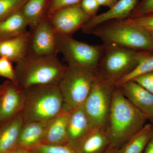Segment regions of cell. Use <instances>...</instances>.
<instances>
[{"instance_id":"obj_9","label":"cell","mask_w":153,"mask_h":153,"mask_svg":"<svg viewBox=\"0 0 153 153\" xmlns=\"http://www.w3.org/2000/svg\"><path fill=\"white\" fill-rule=\"evenodd\" d=\"M30 32L27 55L57 56L56 32L49 19L44 17L36 27Z\"/></svg>"},{"instance_id":"obj_2","label":"cell","mask_w":153,"mask_h":153,"mask_svg":"<svg viewBox=\"0 0 153 153\" xmlns=\"http://www.w3.org/2000/svg\"><path fill=\"white\" fill-rule=\"evenodd\" d=\"M68 68L57 56L27 55L16 63L18 85L22 89L41 85H58Z\"/></svg>"},{"instance_id":"obj_14","label":"cell","mask_w":153,"mask_h":153,"mask_svg":"<svg viewBox=\"0 0 153 153\" xmlns=\"http://www.w3.org/2000/svg\"><path fill=\"white\" fill-rule=\"evenodd\" d=\"M92 129L82 105L70 111L67 125L69 145L75 147Z\"/></svg>"},{"instance_id":"obj_27","label":"cell","mask_w":153,"mask_h":153,"mask_svg":"<svg viewBox=\"0 0 153 153\" xmlns=\"http://www.w3.org/2000/svg\"><path fill=\"white\" fill-rule=\"evenodd\" d=\"M81 0H51L46 7L44 17L49 19L56 11L60 9L80 4Z\"/></svg>"},{"instance_id":"obj_35","label":"cell","mask_w":153,"mask_h":153,"mask_svg":"<svg viewBox=\"0 0 153 153\" xmlns=\"http://www.w3.org/2000/svg\"><path fill=\"white\" fill-rule=\"evenodd\" d=\"M104 153H118V152L116 150V149L110 146L107 150L105 151Z\"/></svg>"},{"instance_id":"obj_33","label":"cell","mask_w":153,"mask_h":153,"mask_svg":"<svg viewBox=\"0 0 153 153\" xmlns=\"http://www.w3.org/2000/svg\"><path fill=\"white\" fill-rule=\"evenodd\" d=\"M5 153H31L29 150L20 147H16L8 151Z\"/></svg>"},{"instance_id":"obj_28","label":"cell","mask_w":153,"mask_h":153,"mask_svg":"<svg viewBox=\"0 0 153 153\" xmlns=\"http://www.w3.org/2000/svg\"><path fill=\"white\" fill-rule=\"evenodd\" d=\"M153 14V0H142L138 3L128 19H134Z\"/></svg>"},{"instance_id":"obj_5","label":"cell","mask_w":153,"mask_h":153,"mask_svg":"<svg viewBox=\"0 0 153 153\" xmlns=\"http://www.w3.org/2000/svg\"><path fill=\"white\" fill-rule=\"evenodd\" d=\"M103 44L104 52L99 64L97 73L115 85L130 74L151 52L137 51L114 44Z\"/></svg>"},{"instance_id":"obj_32","label":"cell","mask_w":153,"mask_h":153,"mask_svg":"<svg viewBox=\"0 0 153 153\" xmlns=\"http://www.w3.org/2000/svg\"><path fill=\"white\" fill-rule=\"evenodd\" d=\"M118 0H97L100 6H104L108 7H111Z\"/></svg>"},{"instance_id":"obj_4","label":"cell","mask_w":153,"mask_h":153,"mask_svg":"<svg viewBox=\"0 0 153 153\" xmlns=\"http://www.w3.org/2000/svg\"><path fill=\"white\" fill-rule=\"evenodd\" d=\"M23 90L24 123L48 121L63 111V97L58 85H37Z\"/></svg>"},{"instance_id":"obj_19","label":"cell","mask_w":153,"mask_h":153,"mask_svg":"<svg viewBox=\"0 0 153 153\" xmlns=\"http://www.w3.org/2000/svg\"><path fill=\"white\" fill-rule=\"evenodd\" d=\"M24 123L22 113L4 123L0 128V153L17 147L20 131Z\"/></svg>"},{"instance_id":"obj_37","label":"cell","mask_w":153,"mask_h":153,"mask_svg":"<svg viewBox=\"0 0 153 153\" xmlns=\"http://www.w3.org/2000/svg\"><path fill=\"white\" fill-rule=\"evenodd\" d=\"M149 31V30H148ZM150 33L151 36L152 37L153 39V30H151V31H149Z\"/></svg>"},{"instance_id":"obj_21","label":"cell","mask_w":153,"mask_h":153,"mask_svg":"<svg viewBox=\"0 0 153 153\" xmlns=\"http://www.w3.org/2000/svg\"><path fill=\"white\" fill-rule=\"evenodd\" d=\"M153 136V126L146 124L123 144L118 153H143Z\"/></svg>"},{"instance_id":"obj_29","label":"cell","mask_w":153,"mask_h":153,"mask_svg":"<svg viewBox=\"0 0 153 153\" xmlns=\"http://www.w3.org/2000/svg\"><path fill=\"white\" fill-rule=\"evenodd\" d=\"M153 94V71L140 75L132 80Z\"/></svg>"},{"instance_id":"obj_30","label":"cell","mask_w":153,"mask_h":153,"mask_svg":"<svg viewBox=\"0 0 153 153\" xmlns=\"http://www.w3.org/2000/svg\"><path fill=\"white\" fill-rule=\"evenodd\" d=\"M80 4L82 10L91 18L96 16L100 7L97 0H81Z\"/></svg>"},{"instance_id":"obj_12","label":"cell","mask_w":153,"mask_h":153,"mask_svg":"<svg viewBox=\"0 0 153 153\" xmlns=\"http://www.w3.org/2000/svg\"><path fill=\"white\" fill-rule=\"evenodd\" d=\"M139 1V0H118L108 10L91 18L81 28L82 32L89 34L94 28L105 22L128 19Z\"/></svg>"},{"instance_id":"obj_20","label":"cell","mask_w":153,"mask_h":153,"mask_svg":"<svg viewBox=\"0 0 153 153\" xmlns=\"http://www.w3.org/2000/svg\"><path fill=\"white\" fill-rule=\"evenodd\" d=\"M27 27L20 10L0 22V41L21 36L28 31Z\"/></svg>"},{"instance_id":"obj_17","label":"cell","mask_w":153,"mask_h":153,"mask_svg":"<svg viewBox=\"0 0 153 153\" xmlns=\"http://www.w3.org/2000/svg\"><path fill=\"white\" fill-rule=\"evenodd\" d=\"M30 35V31H27L18 37L0 41V57L16 63L23 60L27 55Z\"/></svg>"},{"instance_id":"obj_24","label":"cell","mask_w":153,"mask_h":153,"mask_svg":"<svg viewBox=\"0 0 153 153\" xmlns=\"http://www.w3.org/2000/svg\"><path fill=\"white\" fill-rule=\"evenodd\" d=\"M28 150L31 153H77L75 148L69 145L42 143Z\"/></svg>"},{"instance_id":"obj_11","label":"cell","mask_w":153,"mask_h":153,"mask_svg":"<svg viewBox=\"0 0 153 153\" xmlns=\"http://www.w3.org/2000/svg\"><path fill=\"white\" fill-rule=\"evenodd\" d=\"M0 97V123H6L22 112L25 103L24 90L10 81Z\"/></svg>"},{"instance_id":"obj_1","label":"cell","mask_w":153,"mask_h":153,"mask_svg":"<svg viewBox=\"0 0 153 153\" xmlns=\"http://www.w3.org/2000/svg\"><path fill=\"white\" fill-rule=\"evenodd\" d=\"M147 118L132 104L119 86L114 89L105 130L111 146L124 144L146 124Z\"/></svg>"},{"instance_id":"obj_6","label":"cell","mask_w":153,"mask_h":153,"mask_svg":"<svg viewBox=\"0 0 153 153\" xmlns=\"http://www.w3.org/2000/svg\"><path fill=\"white\" fill-rule=\"evenodd\" d=\"M97 72L68 65L58 86L63 96V110L71 111L82 106L89 94Z\"/></svg>"},{"instance_id":"obj_36","label":"cell","mask_w":153,"mask_h":153,"mask_svg":"<svg viewBox=\"0 0 153 153\" xmlns=\"http://www.w3.org/2000/svg\"><path fill=\"white\" fill-rule=\"evenodd\" d=\"M6 85V82H4L2 85H0V97H1V94H2L3 91H4Z\"/></svg>"},{"instance_id":"obj_3","label":"cell","mask_w":153,"mask_h":153,"mask_svg":"<svg viewBox=\"0 0 153 153\" xmlns=\"http://www.w3.org/2000/svg\"><path fill=\"white\" fill-rule=\"evenodd\" d=\"M103 44H114L140 52H153V39L148 30L128 19L112 20L98 25L91 31Z\"/></svg>"},{"instance_id":"obj_16","label":"cell","mask_w":153,"mask_h":153,"mask_svg":"<svg viewBox=\"0 0 153 153\" xmlns=\"http://www.w3.org/2000/svg\"><path fill=\"white\" fill-rule=\"evenodd\" d=\"M48 121L24 123L20 131L17 147L30 149L42 143Z\"/></svg>"},{"instance_id":"obj_10","label":"cell","mask_w":153,"mask_h":153,"mask_svg":"<svg viewBox=\"0 0 153 153\" xmlns=\"http://www.w3.org/2000/svg\"><path fill=\"white\" fill-rule=\"evenodd\" d=\"M90 19L79 4L58 10L49 19L55 32L72 36L77 30L81 29Z\"/></svg>"},{"instance_id":"obj_34","label":"cell","mask_w":153,"mask_h":153,"mask_svg":"<svg viewBox=\"0 0 153 153\" xmlns=\"http://www.w3.org/2000/svg\"><path fill=\"white\" fill-rule=\"evenodd\" d=\"M143 153H153V136L148 143Z\"/></svg>"},{"instance_id":"obj_26","label":"cell","mask_w":153,"mask_h":153,"mask_svg":"<svg viewBox=\"0 0 153 153\" xmlns=\"http://www.w3.org/2000/svg\"><path fill=\"white\" fill-rule=\"evenodd\" d=\"M0 76L7 78L14 84L19 86L12 62L6 57H0Z\"/></svg>"},{"instance_id":"obj_15","label":"cell","mask_w":153,"mask_h":153,"mask_svg":"<svg viewBox=\"0 0 153 153\" xmlns=\"http://www.w3.org/2000/svg\"><path fill=\"white\" fill-rule=\"evenodd\" d=\"M69 113L70 111L63 110L59 114L49 121L42 144L70 145L67 134Z\"/></svg>"},{"instance_id":"obj_22","label":"cell","mask_w":153,"mask_h":153,"mask_svg":"<svg viewBox=\"0 0 153 153\" xmlns=\"http://www.w3.org/2000/svg\"><path fill=\"white\" fill-rule=\"evenodd\" d=\"M48 0H28L20 10L30 27L34 30L44 18Z\"/></svg>"},{"instance_id":"obj_23","label":"cell","mask_w":153,"mask_h":153,"mask_svg":"<svg viewBox=\"0 0 153 153\" xmlns=\"http://www.w3.org/2000/svg\"><path fill=\"white\" fill-rule=\"evenodd\" d=\"M152 71H153V52H150L140 61L137 66L130 74L121 79L115 85H119L132 80L137 76Z\"/></svg>"},{"instance_id":"obj_7","label":"cell","mask_w":153,"mask_h":153,"mask_svg":"<svg viewBox=\"0 0 153 153\" xmlns=\"http://www.w3.org/2000/svg\"><path fill=\"white\" fill-rule=\"evenodd\" d=\"M58 53L63 55L68 65L79 66L97 72L104 46L91 45L74 39L72 36L55 33Z\"/></svg>"},{"instance_id":"obj_18","label":"cell","mask_w":153,"mask_h":153,"mask_svg":"<svg viewBox=\"0 0 153 153\" xmlns=\"http://www.w3.org/2000/svg\"><path fill=\"white\" fill-rule=\"evenodd\" d=\"M110 143L105 128L93 129L75 146L77 153H104Z\"/></svg>"},{"instance_id":"obj_31","label":"cell","mask_w":153,"mask_h":153,"mask_svg":"<svg viewBox=\"0 0 153 153\" xmlns=\"http://www.w3.org/2000/svg\"><path fill=\"white\" fill-rule=\"evenodd\" d=\"M128 19L131 23L142 27L149 31L153 30V14L139 18Z\"/></svg>"},{"instance_id":"obj_25","label":"cell","mask_w":153,"mask_h":153,"mask_svg":"<svg viewBox=\"0 0 153 153\" xmlns=\"http://www.w3.org/2000/svg\"><path fill=\"white\" fill-rule=\"evenodd\" d=\"M28 0H0V22L21 10Z\"/></svg>"},{"instance_id":"obj_13","label":"cell","mask_w":153,"mask_h":153,"mask_svg":"<svg viewBox=\"0 0 153 153\" xmlns=\"http://www.w3.org/2000/svg\"><path fill=\"white\" fill-rule=\"evenodd\" d=\"M117 86L120 88L126 98L153 122V94L133 80L123 82Z\"/></svg>"},{"instance_id":"obj_8","label":"cell","mask_w":153,"mask_h":153,"mask_svg":"<svg viewBox=\"0 0 153 153\" xmlns=\"http://www.w3.org/2000/svg\"><path fill=\"white\" fill-rule=\"evenodd\" d=\"M115 85L97 76L82 105L91 128H105Z\"/></svg>"}]
</instances>
